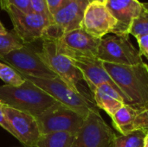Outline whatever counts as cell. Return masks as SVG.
I'll use <instances>...</instances> for the list:
<instances>
[{
	"mask_svg": "<svg viewBox=\"0 0 148 147\" xmlns=\"http://www.w3.org/2000/svg\"><path fill=\"white\" fill-rule=\"evenodd\" d=\"M104 68L121 92L137 109L148 107V65H117L103 62Z\"/></svg>",
	"mask_w": 148,
	"mask_h": 147,
	"instance_id": "cell-1",
	"label": "cell"
},
{
	"mask_svg": "<svg viewBox=\"0 0 148 147\" xmlns=\"http://www.w3.org/2000/svg\"><path fill=\"white\" fill-rule=\"evenodd\" d=\"M0 102L6 107L30 113L36 117L54 105L56 101L25 79L24 83L19 87L0 86Z\"/></svg>",
	"mask_w": 148,
	"mask_h": 147,
	"instance_id": "cell-2",
	"label": "cell"
},
{
	"mask_svg": "<svg viewBox=\"0 0 148 147\" xmlns=\"http://www.w3.org/2000/svg\"><path fill=\"white\" fill-rule=\"evenodd\" d=\"M24 79L32 82L50 95L55 101L62 105L74 110L84 119L95 109H97L88 98L82 94L80 91H76L67 84L60 77L54 78H35L21 75Z\"/></svg>",
	"mask_w": 148,
	"mask_h": 147,
	"instance_id": "cell-3",
	"label": "cell"
},
{
	"mask_svg": "<svg viewBox=\"0 0 148 147\" xmlns=\"http://www.w3.org/2000/svg\"><path fill=\"white\" fill-rule=\"evenodd\" d=\"M36 119L42 135L54 133H69L75 135L86 120L74 110L57 101L36 115Z\"/></svg>",
	"mask_w": 148,
	"mask_h": 147,
	"instance_id": "cell-4",
	"label": "cell"
},
{
	"mask_svg": "<svg viewBox=\"0 0 148 147\" xmlns=\"http://www.w3.org/2000/svg\"><path fill=\"white\" fill-rule=\"evenodd\" d=\"M98 59L117 65H137L144 62L140 50L136 49L127 36L107 35L101 39Z\"/></svg>",
	"mask_w": 148,
	"mask_h": 147,
	"instance_id": "cell-5",
	"label": "cell"
},
{
	"mask_svg": "<svg viewBox=\"0 0 148 147\" xmlns=\"http://www.w3.org/2000/svg\"><path fill=\"white\" fill-rule=\"evenodd\" d=\"M115 136L98 110L95 109L75 135L71 147H114Z\"/></svg>",
	"mask_w": 148,
	"mask_h": 147,
	"instance_id": "cell-6",
	"label": "cell"
},
{
	"mask_svg": "<svg viewBox=\"0 0 148 147\" xmlns=\"http://www.w3.org/2000/svg\"><path fill=\"white\" fill-rule=\"evenodd\" d=\"M38 54L52 72L72 88L80 91L77 85L80 81L83 80L82 75L72 60L58 50L55 41H42V49L38 51Z\"/></svg>",
	"mask_w": 148,
	"mask_h": 147,
	"instance_id": "cell-7",
	"label": "cell"
},
{
	"mask_svg": "<svg viewBox=\"0 0 148 147\" xmlns=\"http://www.w3.org/2000/svg\"><path fill=\"white\" fill-rule=\"evenodd\" d=\"M0 59L23 75L45 79L57 77L42 60L38 51L27 44L10 52Z\"/></svg>",
	"mask_w": 148,
	"mask_h": 147,
	"instance_id": "cell-8",
	"label": "cell"
},
{
	"mask_svg": "<svg viewBox=\"0 0 148 147\" xmlns=\"http://www.w3.org/2000/svg\"><path fill=\"white\" fill-rule=\"evenodd\" d=\"M13 24V30L24 44H29L42 39L46 28L51 23V19L36 12H25L16 7L5 10Z\"/></svg>",
	"mask_w": 148,
	"mask_h": 147,
	"instance_id": "cell-9",
	"label": "cell"
},
{
	"mask_svg": "<svg viewBox=\"0 0 148 147\" xmlns=\"http://www.w3.org/2000/svg\"><path fill=\"white\" fill-rule=\"evenodd\" d=\"M100 42L101 39L82 28L66 32L60 40L56 41L58 50L69 58L97 57Z\"/></svg>",
	"mask_w": 148,
	"mask_h": 147,
	"instance_id": "cell-10",
	"label": "cell"
},
{
	"mask_svg": "<svg viewBox=\"0 0 148 147\" xmlns=\"http://www.w3.org/2000/svg\"><path fill=\"white\" fill-rule=\"evenodd\" d=\"M118 27L117 20L108 10L103 1H94L88 5L82 28L93 36L101 39L109 33L115 34Z\"/></svg>",
	"mask_w": 148,
	"mask_h": 147,
	"instance_id": "cell-11",
	"label": "cell"
},
{
	"mask_svg": "<svg viewBox=\"0 0 148 147\" xmlns=\"http://www.w3.org/2000/svg\"><path fill=\"white\" fill-rule=\"evenodd\" d=\"M3 112L15 133V138L25 147L34 146L42 136L36 117L4 105Z\"/></svg>",
	"mask_w": 148,
	"mask_h": 147,
	"instance_id": "cell-12",
	"label": "cell"
},
{
	"mask_svg": "<svg viewBox=\"0 0 148 147\" xmlns=\"http://www.w3.org/2000/svg\"><path fill=\"white\" fill-rule=\"evenodd\" d=\"M73 63L80 70L82 75L83 80L87 82L89 89L93 93L95 88L102 84H108L114 87L118 92H120L126 99L128 105H131L130 101L118 88L115 82L112 80L108 73L104 68L103 62L97 57L95 58H70ZM132 106V105H131Z\"/></svg>",
	"mask_w": 148,
	"mask_h": 147,
	"instance_id": "cell-13",
	"label": "cell"
},
{
	"mask_svg": "<svg viewBox=\"0 0 148 147\" xmlns=\"http://www.w3.org/2000/svg\"><path fill=\"white\" fill-rule=\"evenodd\" d=\"M89 3V0H66L52 15L51 23L64 33L82 28L84 13Z\"/></svg>",
	"mask_w": 148,
	"mask_h": 147,
	"instance_id": "cell-14",
	"label": "cell"
},
{
	"mask_svg": "<svg viewBox=\"0 0 148 147\" xmlns=\"http://www.w3.org/2000/svg\"><path fill=\"white\" fill-rule=\"evenodd\" d=\"M106 6L118 22L115 35L127 36L132 22L143 11L145 3L138 0H106Z\"/></svg>",
	"mask_w": 148,
	"mask_h": 147,
	"instance_id": "cell-15",
	"label": "cell"
},
{
	"mask_svg": "<svg viewBox=\"0 0 148 147\" xmlns=\"http://www.w3.org/2000/svg\"><path fill=\"white\" fill-rule=\"evenodd\" d=\"M96 107L105 111L112 117L124 104H127L124 96L114 87L108 84H102L93 92Z\"/></svg>",
	"mask_w": 148,
	"mask_h": 147,
	"instance_id": "cell-16",
	"label": "cell"
},
{
	"mask_svg": "<svg viewBox=\"0 0 148 147\" xmlns=\"http://www.w3.org/2000/svg\"><path fill=\"white\" fill-rule=\"evenodd\" d=\"M137 113V108L131 105L124 104L111 117L114 126L119 133H121V134H127V133L132 132Z\"/></svg>",
	"mask_w": 148,
	"mask_h": 147,
	"instance_id": "cell-17",
	"label": "cell"
},
{
	"mask_svg": "<svg viewBox=\"0 0 148 147\" xmlns=\"http://www.w3.org/2000/svg\"><path fill=\"white\" fill-rule=\"evenodd\" d=\"M75 135L69 133L42 134L37 143L31 147H71Z\"/></svg>",
	"mask_w": 148,
	"mask_h": 147,
	"instance_id": "cell-18",
	"label": "cell"
},
{
	"mask_svg": "<svg viewBox=\"0 0 148 147\" xmlns=\"http://www.w3.org/2000/svg\"><path fill=\"white\" fill-rule=\"evenodd\" d=\"M147 133L146 131L134 130L127 134L115 136L114 147H144Z\"/></svg>",
	"mask_w": 148,
	"mask_h": 147,
	"instance_id": "cell-19",
	"label": "cell"
},
{
	"mask_svg": "<svg viewBox=\"0 0 148 147\" xmlns=\"http://www.w3.org/2000/svg\"><path fill=\"white\" fill-rule=\"evenodd\" d=\"M24 45L25 44L14 30L0 32V58Z\"/></svg>",
	"mask_w": 148,
	"mask_h": 147,
	"instance_id": "cell-20",
	"label": "cell"
},
{
	"mask_svg": "<svg viewBox=\"0 0 148 147\" xmlns=\"http://www.w3.org/2000/svg\"><path fill=\"white\" fill-rule=\"evenodd\" d=\"M0 79L5 83V85L12 87H19L24 83L25 79L8 64L0 62Z\"/></svg>",
	"mask_w": 148,
	"mask_h": 147,
	"instance_id": "cell-21",
	"label": "cell"
},
{
	"mask_svg": "<svg viewBox=\"0 0 148 147\" xmlns=\"http://www.w3.org/2000/svg\"><path fill=\"white\" fill-rule=\"evenodd\" d=\"M128 35H132L135 38L148 35V6L147 4H145L142 13L132 22L128 29Z\"/></svg>",
	"mask_w": 148,
	"mask_h": 147,
	"instance_id": "cell-22",
	"label": "cell"
},
{
	"mask_svg": "<svg viewBox=\"0 0 148 147\" xmlns=\"http://www.w3.org/2000/svg\"><path fill=\"white\" fill-rule=\"evenodd\" d=\"M10 7H16L25 12H33L29 0H0V8L6 10Z\"/></svg>",
	"mask_w": 148,
	"mask_h": 147,
	"instance_id": "cell-23",
	"label": "cell"
},
{
	"mask_svg": "<svg viewBox=\"0 0 148 147\" xmlns=\"http://www.w3.org/2000/svg\"><path fill=\"white\" fill-rule=\"evenodd\" d=\"M134 130L148 132V107L138 109V113L133 126V131Z\"/></svg>",
	"mask_w": 148,
	"mask_h": 147,
	"instance_id": "cell-24",
	"label": "cell"
},
{
	"mask_svg": "<svg viewBox=\"0 0 148 147\" xmlns=\"http://www.w3.org/2000/svg\"><path fill=\"white\" fill-rule=\"evenodd\" d=\"M29 2H30L31 10L33 12L42 14L51 19V16L49 14L46 0H29Z\"/></svg>",
	"mask_w": 148,
	"mask_h": 147,
	"instance_id": "cell-25",
	"label": "cell"
},
{
	"mask_svg": "<svg viewBox=\"0 0 148 147\" xmlns=\"http://www.w3.org/2000/svg\"><path fill=\"white\" fill-rule=\"evenodd\" d=\"M136 39L140 47V53L148 59V35L139 36Z\"/></svg>",
	"mask_w": 148,
	"mask_h": 147,
	"instance_id": "cell-26",
	"label": "cell"
},
{
	"mask_svg": "<svg viewBox=\"0 0 148 147\" xmlns=\"http://www.w3.org/2000/svg\"><path fill=\"white\" fill-rule=\"evenodd\" d=\"M0 126L4 129L6 130L8 133H10L11 135H13L15 137V133L10 125V123L8 122L6 117H5V114H4V112H3V105L2 103H0Z\"/></svg>",
	"mask_w": 148,
	"mask_h": 147,
	"instance_id": "cell-27",
	"label": "cell"
},
{
	"mask_svg": "<svg viewBox=\"0 0 148 147\" xmlns=\"http://www.w3.org/2000/svg\"><path fill=\"white\" fill-rule=\"evenodd\" d=\"M65 1L66 0H46L47 6H48V9H49L51 17H52V15L56 12V10L64 3Z\"/></svg>",
	"mask_w": 148,
	"mask_h": 147,
	"instance_id": "cell-28",
	"label": "cell"
},
{
	"mask_svg": "<svg viewBox=\"0 0 148 147\" xmlns=\"http://www.w3.org/2000/svg\"><path fill=\"white\" fill-rule=\"evenodd\" d=\"M5 31H7V29L4 28V26H3V24L1 23V21H0V32H5Z\"/></svg>",
	"mask_w": 148,
	"mask_h": 147,
	"instance_id": "cell-29",
	"label": "cell"
},
{
	"mask_svg": "<svg viewBox=\"0 0 148 147\" xmlns=\"http://www.w3.org/2000/svg\"><path fill=\"white\" fill-rule=\"evenodd\" d=\"M144 147H148V132H147V133L146 139H145V144H144Z\"/></svg>",
	"mask_w": 148,
	"mask_h": 147,
	"instance_id": "cell-30",
	"label": "cell"
},
{
	"mask_svg": "<svg viewBox=\"0 0 148 147\" xmlns=\"http://www.w3.org/2000/svg\"><path fill=\"white\" fill-rule=\"evenodd\" d=\"M94 1H103V2H105L104 0H89L90 3H91V2H94Z\"/></svg>",
	"mask_w": 148,
	"mask_h": 147,
	"instance_id": "cell-31",
	"label": "cell"
},
{
	"mask_svg": "<svg viewBox=\"0 0 148 147\" xmlns=\"http://www.w3.org/2000/svg\"><path fill=\"white\" fill-rule=\"evenodd\" d=\"M104 1H106V0H104Z\"/></svg>",
	"mask_w": 148,
	"mask_h": 147,
	"instance_id": "cell-32",
	"label": "cell"
},
{
	"mask_svg": "<svg viewBox=\"0 0 148 147\" xmlns=\"http://www.w3.org/2000/svg\"><path fill=\"white\" fill-rule=\"evenodd\" d=\"M0 103H1V102H0Z\"/></svg>",
	"mask_w": 148,
	"mask_h": 147,
	"instance_id": "cell-33",
	"label": "cell"
}]
</instances>
